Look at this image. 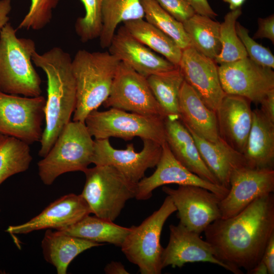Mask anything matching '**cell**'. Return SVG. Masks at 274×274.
<instances>
[{
  "label": "cell",
  "instance_id": "cell-21",
  "mask_svg": "<svg viewBox=\"0 0 274 274\" xmlns=\"http://www.w3.org/2000/svg\"><path fill=\"white\" fill-rule=\"evenodd\" d=\"M164 126L166 143L175 157L201 179L220 185L203 161L192 134L180 119L165 117Z\"/></svg>",
  "mask_w": 274,
  "mask_h": 274
},
{
  "label": "cell",
  "instance_id": "cell-15",
  "mask_svg": "<svg viewBox=\"0 0 274 274\" xmlns=\"http://www.w3.org/2000/svg\"><path fill=\"white\" fill-rule=\"evenodd\" d=\"M162 147V154L155 172L149 177H144L137 184L136 199H148L156 188L170 184L199 186L214 193L220 199L227 194V188L201 179L183 166L173 155L166 142Z\"/></svg>",
  "mask_w": 274,
  "mask_h": 274
},
{
  "label": "cell",
  "instance_id": "cell-35",
  "mask_svg": "<svg viewBox=\"0 0 274 274\" xmlns=\"http://www.w3.org/2000/svg\"><path fill=\"white\" fill-rule=\"evenodd\" d=\"M59 0H30L28 11L18 26V29L40 30L49 24L53 10Z\"/></svg>",
  "mask_w": 274,
  "mask_h": 274
},
{
  "label": "cell",
  "instance_id": "cell-40",
  "mask_svg": "<svg viewBox=\"0 0 274 274\" xmlns=\"http://www.w3.org/2000/svg\"><path fill=\"white\" fill-rule=\"evenodd\" d=\"M261 260L266 265L268 274L274 273V234L270 237L264 250Z\"/></svg>",
  "mask_w": 274,
  "mask_h": 274
},
{
  "label": "cell",
  "instance_id": "cell-45",
  "mask_svg": "<svg viewBox=\"0 0 274 274\" xmlns=\"http://www.w3.org/2000/svg\"><path fill=\"white\" fill-rule=\"evenodd\" d=\"M224 2L229 5V8L231 10L241 8L246 0H223Z\"/></svg>",
  "mask_w": 274,
  "mask_h": 274
},
{
  "label": "cell",
  "instance_id": "cell-10",
  "mask_svg": "<svg viewBox=\"0 0 274 274\" xmlns=\"http://www.w3.org/2000/svg\"><path fill=\"white\" fill-rule=\"evenodd\" d=\"M143 141V149L137 152L133 144H128L125 149H117L111 145L109 139L95 140L92 163L112 166L137 184L148 168L156 166L162 151V145L156 142Z\"/></svg>",
  "mask_w": 274,
  "mask_h": 274
},
{
  "label": "cell",
  "instance_id": "cell-23",
  "mask_svg": "<svg viewBox=\"0 0 274 274\" xmlns=\"http://www.w3.org/2000/svg\"><path fill=\"white\" fill-rule=\"evenodd\" d=\"M188 130L192 134L207 166L219 184L229 189L232 172L237 168L247 166L244 155L220 138L217 142H211Z\"/></svg>",
  "mask_w": 274,
  "mask_h": 274
},
{
  "label": "cell",
  "instance_id": "cell-7",
  "mask_svg": "<svg viewBox=\"0 0 274 274\" xmlns=\"http://www.w3.org/2000/svg\"><path fill=\"white\" fill-rule=\"evenodd\" d=\"M176 208L167 195L159 209L138 226H132L121 246L131 263L137 265L142 274H160L163 269V248L160 236L164 223Z\"/></svg>",
  "mask_w": 274,
  "mask_h": 274
},
{
  "label": "cell",
  "instance_id": "cell-25",
  "mask_svg": "<svg viewBox=\"0 0 274 274\" xmlns=\"http://www.w3.org/2000/svg\"><path fill=\"white\" fill-rule=\"evenodd\" d=\"M102 245L48 229L42 241L41 247L45 260L56 268L58 274H66L69 264L78 255Z\"/></svg>",
  "mask_w": 274,
  "mask_h": 274
},
{
  "label": "cell",
  "instance_id": "cell-44",
  "mask_svg": "<svg viewBox=\"0 0 274 274\" xmlns=\"http://www.w3.org/2000/svg\"><path fill=\"white\" fill-rule=\"evenodd\" d=\"M249 274H267L268 270L265 263L261 260L253 268L247 271Z\"/></svg>",
  "mask_w": 274,
  "mask_h": 274
},
{
  "label": "cell",
  "instance_id": "cell-39",
  "mask_svg": "<svg viewBox=\"0 0 274 274\" xmlns=\"http://www.w3.org/2000/svg\"><path fill=\"white\" fill-rule=\"evenodd\" d=\"M195 13L214 18L217 14L213 11L208 0H185Z\"/></svg>",
  "mask_w": 274,
  "mask_h": 274
},
{
  "label": "cell",
  "instance_id": "cell-2",
  "mask_svg": "<svg viewBox=\"0 0 274 274\" xmlns=\"http://www.w3.org/2000/svg\"><path fill=\"white\" fill-rule=\"evenodd\" d=\"M32 61L45 73L47 81L45 126L38 153L43 158L71 121L76 106V86L72 71V59L62 48L54 47L42 54L36 51L32 54Z\"/></svg>",
  "mask_w": 274,
  "mask_h": 274
},
{
  "label": "cell",
  "instance_id": "cell-46",
  "mask_svg": "<svg viewBox=\"0 0 274 274\" xmlns=\"http://www.w3.org/2000/svg\"><path fill=\"white\" fill-rule=\"evenodd\" d=\"M3 136H4V135L0 134V142L2 141V140L3 138Z\"/></svg>",
  "mask_w": 274,
  "mask_h": 274
},
{
  "label": "cell",
  "instance_id": "cell-41",
  "mask_svg": "<svg viewBox=\"0 0 274 274\" xmlns=\"http://www.w3.org/2000/svg\"><path fill=\"white\" fill-rule=\"evenodd\" d=\"M264 115L274 122V89L270 90L260 102Z\"/></svg>",
  "mask_w": 274,
  "mask_h": 274
},
{
  "label": "cell",
  "instance_id": "cell-38",
  "mask_svg": "<svg viewBox=\"0 0 274 274\" xmlns=\"http://www.w3.org/2000/svg\"><path fill=\"white\" fill-rule=\"evenodd\" d=\"M258 28L253 36L254 39H267L274 43V15L258 19Z\"/></svg>",
  "mask_w": 274,
  "mask_h": 274
},
{
  "label": "cell",
  "instance_id": "cell-17",
  "mask_svg": "<svg viewBox=\"0 0 274 274\" xmlns=\"http://www.w3.org/2000/svg\"><path fill=\"white\" fill-rule=\"evenodd\" d=\"M169 228V242L162 253L163 268L168 266L181 267L187 263L206 262L236 274L233 268L217 258L213 248L206 240H203L199 234L180 223L177 225L172 224Z\"/></svg>",
  "mask_w": 274,
  "mask_h": 274
},
{
  "label": "cell",
  "instance_id": "cell-24",
  "mask_svg": "<svg viewBox=\"0 0 274 274\" xmlns=\"http://www.w3.org/2000/svg\"><path fill=\"white\" fill-rule=\"evenodd\" d=\"M247 166L273 168L274 122L260 109L252 111V123L243 153Z\"/></svg>",
  "mask_w": 274,
  "mask_h": 274
},
{
  "label": "cell",
  "instance_id": "cell-13",
  "mask_svg": "<svg viewBox=\"0 0 274 274\" xmlns=\"http://www.w3.org/2000/svg\"><path fill=\"white\" fill-rule=\"evenodd\" d=\"M176 208L180 223L198 234L213 222L220 219V199L214 193L197 186L179 185L177 189L163 186Z\"/></svg>",
  "mask_w": 274,
  "mask_h": 274
},
{
  "label": "cell",
  "instance_id": "cell-32",
  "mask_svg": "<svg viewBox=\"0 0 274 274\" xmlns=\"http://www.w3.org/2000/svg\"><path fill=\"white\" fill-rule=\"evenodd\" d=\"M241 14V8L231 10L226 14L224 21L220 23L221 50L214 60L217 63L232 62L248 57L235 27L237 19Z\"/></svg>",
  "mask_w": 274,
  "mask_h": 274
},
{
  "label": "cell",
  "instance_id": "cell-37",
  "mask_svg": "<svg viewBox=\"0 0 274 274\" xmlns=\"http://www.w3.org/2000/svg\"><path fill=\"white\" fill-rule=\"evenodd\" d=\"M178 21L183 23L195 13L185 0H154Z\"/></svg>",
  "mask_w": 274,
  "mask_h": 274
},
{
  "label": "cell",
  "instance_id": "cell-3",
  "mask_svg": "<svg viewBox=\"0 0 274 274\" xmlns=\"http://www.w3.org/2000/svg\"><path fill=\"white\" fill-rule=\"evenodd\" d=\"M120 61L109 52L78 50L72 59L77 101L73 121L85 122L108 97Z\"/></svg>",
  "mask_w": 274,
  "mask_h": 274
},
{
  "label": "cell",
  "instance_id": "cell-36",
  "mask_svg": "<svg viewBox=\"0 0 274 274\" xmlns=\"http://www.w3.org/2000/svg\"><path fill=\"white\" fill-rule=\"evenodd\" d=\"M237 34L246 51L248 57L255 63L264 67L274 68V56L268 48L256 42L251 38L249 30L239 22L236 23Z\"/></svg>",
  "mask_w": 274,
  "mask_h": 274
},
{
  "label": "cell",
  "instance_id": "cell-4",
  "mask_svg": "<svg viewBox=\"0 0 274 274\" xmlns=\"http://www.w3.org/2000/svg\"><path fill=\"white\" fill-rule=\"evenodd\" d=\"M34 41L18 38L8 22L0 30V91L26 97L41 95V79L33 65Z\"/></svg>",
  "mask_w": 274,
  "mask_h": 274
},
{
  "label": "cell",
  "instance_id": "cell-9",
  "mask_svg": "<svg viewBox=\"0 0 274 274\" xmlns=\"http://www.w3.org/2000/svg\"><path fill=\"white\" fill-rule=\"evenodd\" d=\"M45 105L41 95L26 97L0 91V134L29 145L40 142Z\"/></svg>",
  "mask_w": 274,
  "mask_h": 274
},
{
  "label": "cell",
  "instance_id": "cell-14",
  "mask_svg": "<svg viewBox=\"0 0 274 274\" xmlns=\"http://www.w3.org/2000/svg\"><path fill=\"white\" fill-rule=\"evenodd\" d=\"M273 191V168L245 166L236 169L230 176L227 194L219 201L221 218L236 215L257 198Z\"/></svg>",
  "mask_w": 274,
  "mask_h": 274
},
{
  "label": "cell",
  "instance_id": "cell-42",
  "mask_svg": "<svg viewBox=\"0 0 274 274\" xmlns=\"http://www.w3.org/2000/svg\"><path fill=\"white\" fill-rule=\"evenodd\" d=\"M12 0H0V30L9 22Z\"/></svg>",
  "mask_w": 274,
  "mask_h": 274
},
{
  "label": "cell",
  "instance_id": "cell-43",
  "mask_svg": "<svg viewBox=\"0 0 274 274\" xmlns=\"http://www.w3.org/2000/svg\"><path fill=\"white\" fill-rule=\"evenodd\" d=\"M104 271L107 274H128L124 265L119 262L111 261L107 264Z\"/></svg>",
  "mask_w": 274,
  "mask_h": 274
},
{
  "label": "cell",
  "instance_id": "cell-22",
  "mask_svg": "<svg viewBox=\"0 0 274 274\" xmlns=\"http://www.w3.org/2000/svg\"><path fill=\"white\" fill-rule=\"evenodd\" d=\"M179 114L180 120L188 129L211 142L219 140L216 112L208 108L185 81L180 92Z\"/></svg>",
  "mask_w": 274,
  "mask_h": 274
},
{
  "label": "cell",
  "instance_id": "cell-6",
  "mask_svg": "<svg viewBox=\"0 0 274 274\" xmlns=\"http://www.w3.org/2000/svg\"><path fill=\"white\" fill-rule=\"evenodd\" d=\"M84 173L86 181L81 195L91 213L99 218L113 222L126 202L135 197L137 184L112 166L97 165Z\"/></svg>",
  "mask_w": 274,
  "mask_h": 274
},
{
  "label": "cell",
  "instance_id": "cell-12",
  "mask_svg": "<svg viewBox=\"0 0 274 274\" xmlns=\"http://www.w3.org/2000/svg\"><path fill=\"white\" fill-rule=\"evenodd\" d=\"M218 73L225 94L243 96L256 104L274 89L272 69L262 66L248 57L220 64Z\"/></svg>",
  "mask_w": 274,
  "mask_h": 274
},
{
  "label": "cell",
  "instance_id": "cell-20",
  "mask_svg": "<svg viewBox=\"0 0 274 274\" xmlns=\"http://www.w3.org/2000/svg\"><path fill=\"white\" fill-rule=\"evenodd\" d=\"M251 101L225 94L216 111L220 138L243 154L252 123Z\"/></svg>",
  "mask_w": 274,
  "mask_h": 274
},
{
  "label": "cell",
  "instance_id": "cell-28",
  "mask_svg": "<svg viewBox=\"0 0 274 274\" xmlns=\"http://www.w3.org/2000/svg\"><path fill=\"white\" fill-rule=\"evenodd\" d=\"M142 18L144 12L141 0H104L98 37L101 48L109 47L120 23Z\"/></svg>",
  "mask_w": 274,
  "mask_h": 274
},
{
  "label": "cell",
  "instance_id": "cell-5",
  "mask_svg": "<svg viewBox=\"0 0 274 274\" xmlns=\"http://www.w3.org/2000/svg\"><path fill=\"white\" fill-rule=\"evenodd\" d=\"M94 140L85 122L71 121L47 155L38 162L42 182L50 185L66 173L84 172L92 163Z\"/></svg>",
  "mask_w": 274,
  "mask_h": 274
},
{
  "label": "cell",
  "instance_id": "cell-33",
  "mask_svg": "<svg viewBox=\"0 0 274 274\" xmlns=\"http://www.w3.org/2000/svg\"><path fill=\"white\" fill-rule=\"evenodd\" d=\"M146 20L172 38L182 49L191 46L183 23L163 9L154 0H141Z\"/></svg>",
  "mask_w": 274,
  "mask_h": 274
},
{
  "label": "cell",
  "instance_id": "cell-29",
  "mask_svg": "<svg viewBox=\"0 0 274 274\" xmlns=\"http://www.w3.org/2000/svg\"><path fill=\"white\" fill-rule=\"evenodd\" d=\"M147 80L165 118L180 119L179 95L184 79L179 67L152 74Z\"/></svg>",
  "mask_w": 274,
  "mask_h": 274
},
{
  "label": "cell",
  "instance_id": "cell-34",
  "mask_svg": "<svg viewBox=\"0 0 274 274\" xmlns=\"http://www.w3.org/2000/svg\"><path fill=\"white\" fill-rule=\"evenodd\" d=\"M104 0H81L85 10V15L75 23V31L83 43L98 38L100 33L101 9Z\"/></svg>",
  "mask_w": 274,
  "mask_h": 274
},
{
  "label": "cell",
  "instance_id": "cell-31",
  "mask_svg": "<svg viewBox=\"0 0 274 274\" xmlns=\"http://www.w3.org/2000/svg\"><path fill=\"white\" fill-rule=\"evenodd\" d=\"M32 159L29 145L4 135L0 142V185L10 177L27 170Z\"/></svg>",
  "mask_w": 274,
  "mask_h": 274
},
{
  "label": "cell",
  "instance_id": "cell-26",
  "mask_svg": "<svg viewBox=\"0 0 274 274\" xmlns=\"http://www.w3.org/2000/svg\"><path fill=\"white\" fill-rule=\"evenodd\" d=\"M123 26L134 39L178 66L182 49L163 32L144 18L123 22Z\"/></svg>",
  "mask_w": 274,
  "mask_h": 274
},
{
  "label": "cell",
  "instance_id": "cell-18",
  "mask_svg": "<svg viewBox=\"0 0 274 274\" xmlns=\"http://www.w3.org/2000/svg\"><path fill=\"white\" fill-rule=\"evenodd\" d=\"M91 214L81 194L70 193L48 206L39 215L20 225L10 226L6 231L11 234H27L48 229L64 230Z\"/></svg>",
  "mask_w": 274,
  "mask_h": 274
},
{
  "label": "cell",
  "instance_id": "cell-19",
  "mask_svg": "<svg viewBox=\"0 0 274 274\" xmlns=\"http://www.w3.org/2000/svg\"><path fill=\"white\" fill-rule=\"evenodd\" d=\"M108 48L120 62L146 78L177 67L134 39L123 25L115 32Z\"/></svg>",
  "mask_w": 274,
  "mask_h": 274
},
{
  "label": "cell",
  "instance_id": "cell-16",
  "mask_svg": "<svg viewBox=\"0 0 274 274\" xmlns=\"http://www.w3.org/2000/svg\"><path fill=\"white\" fill-rule=\"evenodd\" d=\"M178 66L184 81L208 108L216 112L225 93L221 85L215 61L189 46L182 50Z\"/></svg>",
  "mask_w": 274,
  "mask_h": 274
},
{
  "label": "cell",
  "instance_id": "cell-27",
  "mask_svg": "<svg viewBox=\"0 0 274 274\" xmlns=\"http://www.w3.org/2000/svg\"><path fill=\"white\" fill-rule=\"evenodd\" d=\"M130 230V227L121 226L113 221L88 215L75 224L58 231L94 242L107 243L121 247Z\"/></svg>",
  "mask_w": 274,
  "mask_h": 274
},
{
  "label": "cell",
  "instance_id": "cell-1",
  "mask_svg": "<svg viewBox=\"0 0 274 274\" xmlns=\"http://www.w3.org/2000/svg\"><path fill=\"white\" fill-rule=\"evenodd\" d=\"M204 232L217 259L236 274L243 273L241 268L249 271L261 260L274 234L273 193L257 198L234 216L213 222Z\"/></svg>",
  "mask_w": 274,
  "mask_h": 274
},
{
  "label": "cell",
  "instance_id": "cell-11",
  "mask_svg": "<svg viewBox=\"0 0 274 274\" xmlns=\"http://www.w3.org/2000/svg\"><path fill=\"white\" fill-rule=\"evenodd\" d=\"M146 116H165L155 99L147 78L120 62L110 94L102 104Z\"/></svg>",
  "mask_w": 274,
  "mask_h": 274
},
{
  "label": "cell",
  "instance_id": "cell-8",
  "mask_svg": "<svg viewBox=\"0 0 274 274\" xmlns=\"http://www.w3.org/2000/svg\"><path fill=\"white\" fill-rule=\"evenodd\" d=\"M164 118L111 108L104 111H93L85 123L95 140L117 138L128 141L139 137L162 145L166 142Z\"/></svg>",
  "mask_w": 274,
  "mask_h": 274
},
{
  "label": "cell",
  "instance_id": "cell-30",
  "mask_svg": "<svg viewBox=\"0 0 274 274\" xmlns=\"http://www.w3.org/2000/svg\"><path fill=\"white\" fill-rule=\"evenodd\" d=\"M182 23L191 46L215 60L221 50L220 23L209 16L195 13Z\"/></svg>",
  "mask_w": 274,
  "mask_h": 274
}]
</instances>
